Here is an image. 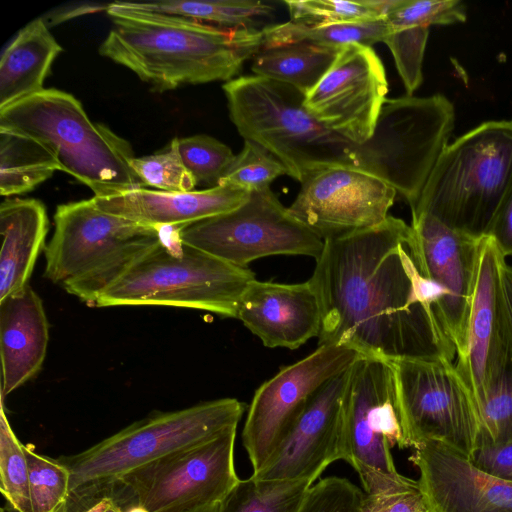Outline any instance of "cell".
<instances>
[{
  "mask_svg": "<svg viewBox=\"0 0 512 512\" xmlns=\"http://www.w3.org/2000/svg\"><path fill=\"white\" fill-rule=\"evenodd\" d=\"M310 280L322 311L318 346L387 362L454 361L456 348L434 311L435 290L418 269L402 219L389 215L325 240Z\"/></svg>",
  "mask_w": 512,
  "mask_h": 512,
  "instance_id": "1",
  "label": "cell"
},
{
  "mask_svg": "<svg viewBox=\"0 0 512 512\" xmlns=\"http://www.w3.org/2000/svg\"><path fill=\"white\" fill-rule=\"evenodd\" d=\"M113 27L99 53L159 92L187 84L230 81L263 46L262 30L225 29L185 17L107 6Z\"/></svg>",
  "mask_w": 512,
  "mask_h": 512,
  "instance_id": "2",
  "label": "cell"
},
{
  "mask_svg": "<svg viewBox=\"0 0 512 512\" xmlns=\"http://www.w3.org/2000/svg\"><path fill=\"white\" fill-rule=\"evenodd\" d=\"M245 409V403L235 398H222L156 412L78 454L59 457L70 472L64 512H82L113 496L114 484L139 466L238 426Z\"/></svg>",
  "mask_w": 512,
  "mask_h": 512,
  "instance_id": "3",
  "label": "cell"
},
{
  "mask_svg": "<svg viewBox=\"0 0 512 512\" xmlns=\"http://www.w3.org/2000/svg\"><path fill=\"white\" fill-rule=\"evenodd\" d=\"M0 130L41 143L60 170L88 186L94 196L144 187L130 167L135 156L129 142L104 124L92 122L67 92L43 89L0 109Z\"/></svg>",
  "mask_w": 512,
  "mask_h": 512,
  "instance_id": "4",
  "label": "cell"
},
{
  "mask_svg": "<svg viewBox=\"0 0 512 512\" xmlns=\"http://www.w3.org/2000/svg\"><path fill=\"white\" fill-rule=\"evenodd\" d=\"M512 189V120L486 121L448 144L411 215L486 237Z\"/></svg>",
  "mask_w": 512,
  "mask_h": 512,
  "instance_id": "5",
  "label": "cell"
},
{
  "mask_svg": "<svg viewBox=\"0 0 512 512\" xmlns=\"http://www.w3.org/2000/svg\"><path fill=\"white\" fill-rule=\"evenodd\" d=\"M54 225L45 247L44 276L93 306L170 230L106 213L91 199L59 205Z\"/></svg>",
  "mask_w": 512,
  "mask_h": 512,
  "instance_id": "6",
  "label": "cell"
},
{
  "mask_svg": "<svg viewBox=\"0 0 512 512\" xmlns=\"http://www.w3.org/2000/svg\"><path fill=\"white\" fill-rule=\"evenodd\" d=\"M223 90L239 134L274 155L298 182L327 167H355V144L318 122L295 87L253 74Z\"/></svg>",
  "mask_w": 512,
  "mask_h": 512,
  "instance_id": "7",
  "label": "cell"
},
{
  "mask_svg": "<svg viewBox=\"0 0 512 512\" xmlns=\"http://www.w3.org/2000/svg\"><path fill=\"white\" fill-rule=\"evenodd\" d=\"M255 274L166 236L140 257L96 301L97 307L161 305L205 310L237 318Z\"/></svg>",
  "mask_w": 512,
  "mask_h": 512,
  "instance_id": "8",
  "label": "cell"
},
{
  "mask_svg": "<svg viewBox=\"0 0 512 512\" xmlns=\"http://www.w3.org/2000/svg\"><path fill=\"white\" fill-rule=\"evenodd\" d=\"M454 124V106L443 94L387 99L371 137L355 144V167L389 184L412 209Z\"/></svg>",
  "mask_w": 512,
  "mask_h": 512,
  "instance_id": "9",
  "label": "cell"
},
{
  "mask_svg": "<svg viewBox=\"0 0 512 512\" xmlns=\"http://www.w3.org/2000/svg\"><path fill=\"white\" fill-rule=\"evenodd\" d=\"M343 460L358 473L364 492L374 494L407 477L394 465L391 448L404 447L396 383L390 362L361 356L350 367L342 427Z\"/></svg>",
  "mask_w": 512,
  "mask_h": 512,
  "instance_id": "10",
  "label": "cell"
},
{
  "mask_svg": "<svg viewBox=\"0 0 512 512\" xmlns=\"http://www.w3.org/2000/svg\"><path fill=\"white\" fill-rule=\"evenodd\" d=\"M184 244L234 266L246 268L272 255H303L317 259L324 240L298 220L270 187L252 191L238 208L176 227Z\"/></svg>",
  "mask_w": 512,
  "mask_h": 512,
  "instance_id": "11",
  "label": "cell"
},
{
  "mask_svg": "<svg viewBox=\"0 0 512 512\" xmlns=\"http://www.w3.org/2000/svg\"><path fill=\"white\" fill-rule=\"evenodd\" d=\"M237 426L217 437L164 455L123 475L127 503L149 512H196L220 503L240 480L234 467Z\"/></svg>",
  "mask_w": 512,
  "mask_h": 512,
  "instance_id": "12",
  "label": "cell"
},
{
  "mask_svg": "<svg viewBox=\"0 0 512 512\" xmlns=\"http://www.w3.org/2000/svg\"><path fill=\"white\" fill-rule=\"evenodd\" d=\"M395 376L404 447L436 441L470 457L480 421L472 394L450 360L390 362Z\"/></svg>",
  "mask_w": 512,
  "mask_h": 512,
  "instance_id": "13",
  "label": "cell"
},
{
  "mask_svg": "<svg viewBox=\"0 0 512 512\" xmlns=\"http://www.w3.org/2000/svg\"><path fill=\"white\" fill-rule=\"evenodd\" d=\"M361 356L347 347L320 345L305 358L281 368L255 391L242 432L253 472L277 449L312 397Z\"/></svg>",
  "mask_w": 512,
  "mask_h": 512,
  "instance_id": "14",
  "label": "cell"
},
{
  "mask_svg": "<svg viewBox=\"0 0 512 512\" xmlns=\"http://www.w3.org/2000/svg\"><path fill=\"white\" fill-rule=\"evenodd\" d=\"M505 259L491 237L480 240L464 340L454 362L476 409L512 356V310L504 278Z\"/></svg>",
  "mask_w": 512,
  "mask_h": 512,
  "instance_id": "15",
  "label": "cell"
},
{
  "mask_svg": "<svg viewBox=\"0 0 512 512\" xmlns=\"http://www.w3.org/2000/svg\"><path fill=\"white\" fill-rule=\"evenodd\" d=\"M387 92L385 69L376 52L371 46L351 43L341 48L304 104L327 129L362 144L374 132Z\"/></svg>",
  "mask_w": 512,
  "mask_h": 512,
  "instance_id": "16",
  "label": "cell"
},
{
  "mask_svg": "<svg viewBox=\"0 0 512 512\" xmlns=\"http://www.w3.org/2000/svg\"><path fill=\"white\" fill-rule=\"evenodd\" d=\"M288 207L324 241L382 223L396 190L354 166H331L307 177Z\"/></svg>",
  "mask_w": 512,
  "mask_h": 512,
  "instance_id": "17",
  "label": "cell"
},
{
  "mask_svg": "<svg viewBox=\"0 0 512 512\" xmlns=\"http://www.w3.org/2000/svg\"><path fill=\"white\" fill-rule=\"evenodd\" d=\"M411 247L421 275L436 293L434 311L456 348L462 346L477 269L480 240L431 215H412Z\"/></svg>",
  "mask_w": 512,
  "mask_h": 512,
  "instance_id": "18",
  "label": "cell"
},
{
  "mask_svg": "<svg viewBox=\"0 0 512 512\" xmlns=\"http://www.w3.org/2000/svg\"><path fill=\"white\" fill-rule=\"evenodd\" d=\"M349 370L331 379L312 397L253 477L313 484L331 463L343 459V406Z\"/></svg>",
  "mask_w": 512,
  "mask_h": 512,
  "instance_id": "19",
  "label": "cell"
},
{
  "mask_svg": "<svg viewBox=\"0 0 512 512\" xmlns=\"http://www.w3.org/2000/svg\"><path fill=\"white\" fill-rule=\"evenodd\" d=\"M410 461L428 512H512V482L478 469L468 455L429 441L415 447Z\"/></svg>",
  "mask_w": 512,
  "mask_h": 512,
  "instance_id": "20",
  "label": "cell"
},
{
  "mask_svg": "<svg viewBox=\"0 0 512 512\" xmlns=\"http://www.w3.org/2000/svg\"><path fill=\"white\" fill-rule=\"evenodd\" d=\"M237 319L264 346L294 350L319 336L322 311L310 279L293 284L254 279L241 297Z\"/></svg>",
  "mask_w": 512,
  "mask_h": 512,
  "instance_id": "21",
  "label": "cell"
},
{
  "mask_svg": "<svg viewBox=\"0 0 512 512\" xmlns=\"http://www.w3.org/2000/svg\"><path fill=\"white\" fill-rule=\"evenodd\" d=\"M251 192L229 186L166 192L137 188L117 195L91 198L100 210L156 228L188 225L230 212L244 204Z\"/></svg>",
  "mask_w": 512,
  "mask_h": 512,
  "instance_id": "22",
  "label": "cell"
},
{
  "mask_svg": "<svg viewBox=\"0 0 512 512\" xmlns=\"http://www.w3.org/2000/svg\"><path fill=\"white\" fill-rule=\"evenodd\" d=\"M48 340L42 300L29 285L0 299L1 399L40 371Z\"/></svg>",
  "mask_w": 512,
  "mask_h": 512,
  "instance_id": "23",
  "label": "cell"
},
{
  "mask_svg": "<svg viewBox=\"0 0 512 512\" xmlns=\"http://www.w3.org/2000/svg\"><path fill=\"white\" fill-rule=\"evenodd\" d=\"M466 7L459 0H403L386 17L388 32L383 40L390 49L407 95L423 81L422 66L429 28L466 20Z\"/></svg>",
  "mask_w": 512,
  "mask_h": 512,
  "instance_id": "24",
  "label": "cell"
},
{
  "mask_svg": "<svg viewBox=\"0 0 512 512\" xmlns=\"http://www.w3.org/2000/svg\"><path fill=\"white\" fill-rule=\"evenodd\" d=\"M48 229L42 202L16 198L1 203L0 299L28 285Z\"/></svg>",
  "mask_w": 512,
  "mask_h": 512,
  "instance_id": "25",
  "label": "cell"
},
{
  "mask_svg": "<svg viewBox=\"0 0 512 512\" xmlns=\"http://www.w3.org/2000/svg\"><path fill=\"white\" fill-rule=\"evenodd\" d=\"M62 51L42 18L28 23L3 51L0 60V109L34 95Z\"/></svg>",
  "mask_w": 512,
  "mask_h": 512,
  "instance_id": "26",
  "label": "cell"
},
{
  "mask_svg": "<svg viewBox=\"0 0 512 512\" xmlns=\"http://www.w3.org/2000/svg\"><path fill=\"white\" fill-rule=\"evenodd\" d=\"M341 48L308 41L263 47L252 58L251 70L254 75L291 85L306 96L332 66Z\"/></svg>",
  "mask_w": 512,
  "mask_h": 512,
  "instance_id": "27",
  "label": "cell"
},
{
  "mask_svg": "<svg viewBox=\"0 0 512 512\" xmlns=\"http://www.w3.org/2000/svg\"><path fill=\"white\" fill-rule=\"evenodd\" d=\"M60 166L38 141L0 130V193L23 194L50 178Z\"/></svg>",
  "mask_w": 512,
  "mask_h": 512,
  "instance_id": "28",
  "label": "cell"
},
{
  "mask_svg": "<svg viewBox=\"0 0 512 512\" xmlns=\"http://www.w3.org/2000/svg\"><path fill=\"white\" fill-rule=\"evenodd\" d=\"M130 6L152 12L189 18L225 29L262 30L275 8L261 0L156 1L128 2Z\"/></svg>",
  "mask_w": 512,
  "mask_h": 512,
  "instance_id": "29",
  "label": "cell"
},
{
  "mask_svg": "<svg viewBox=\"0 0 512 512\" xmlns=\"http://www.w3.org/2000/svg\"><path fill=\"white\" fill-rule=\"evenodd\" d=\"M387 32L388 25L385 19L321 26H307L288 21L268 25L263 29L262 48L302 41L339 48L351 43L372 46L383 42Z\"/></svg>",
  "mask_w": 512,
  "mask_h": 512,
  "instance_id": "30",
  "label": "cell"
},
{
  "mask_svg": "<svg viewBox=\"0 0 512 512\" xmlns=\"http://www.w3.org/2000/svg\"><path fill=\"white\" fill-rule=\"evenodd\" d=\"M312 486L308 481L239 480L219 504L218 512H298Z\"/></svg>",
  "mask_w": 512,
  "mask_h": 512,
  "instance_id": "31",
  "label": "cell"
},
{
  "mask_svg": "<svg viewBox=\"0 0 512 512\" xmlns=\"http://www.w3.org/2000/svg\"><path fill=\"white\" fill-rule=\"evenodd\" d=\"M0 490L10 512H32L29 468L24 445L15 435L5 412L0 409Z\"/></svg>",
  "mask_w": 512,
  "mask_h": 512,
  "instance_id": "32",
  "label": "cell"
},
{
  "mask_svg": "<svg viewBox=\"0 0 512 512\" xmlns=\"http://www.w3.org/2000/svg\"><path fill=\"white\" fill-rule=\"evenodd\" d=\"M29 468L32 512H64L70 493V472L58 459L24 445Z\"/></svg>",
  "mask_w": 512,
  "mask_h": 512,
  "instance_id": "33",
  "label": "cell"
},
{
  "mask_svg": "<svg viewBox=\"0 0 512 512\" xmlns=\"http://www.w3.org/2000/svg\"><path fill=\"white\" fill-rule=\"evenodd\" d=\"M282 175H288V171L274 155L245 140L241 152L235 155L218 185L252 192L270 187V183Z\"/></svg>",
  "mask_w": 512,
  "mask_h": 512,
  "instance_id": "34",
  "label": "cell"
},
{
  "mask_svg": "<svg viewBox=\"0 0 512 512\" xmlns=\"http://www.w3.org/2000/svg\"><path fill=\"white\" fill-rule=\"evenodd\" d=\"M130 167L145 186L166 192L194 190L197 182L185 167L178 149V138L169 146L149 156L134 157Z\"/></svg>",
  "mask_w": 512,
  "mask_h": 512,
  "instance_id": "35",
  "label": "cell"
},
{
  "mask_svg": "<svg viewBox=\"0 0 512 512\" xmlns=\"http://www.w3.org/2000/svg\"><path fill=\"white\" fill-rule=\"evenodd\" d=\"M477 411L480 421L478 446L512 442V356Z\"/></svg>",
  "mask_w": 512,
  "mask_h": 512,
  "instance_id": "36",
  "label": "cell"
},
{
  "mask_svg": "<svg viewBox=\"0 0 512 512\" xmlns=\"http://www.w3.org/2000/svg\"><path fill=\"white\" fill-rule=\"evenodd\" d=\"M182 161L197 184L215 187L233 161L232 150L219 140L207 135L178 138Z\"/></svg>",
  "mask_w": 512,
  "mask_h": 512,
  "instance_id": "37",
  "label": "cell"
},
{
  "mask_svg": "<svg viewBox=\"0 0 512 512\" xmlns=\"http://www.w3.org/2000/svg\"><path fill=\"white\" fill-rule=\"evenodd\" d=\"M290 21L307 26L358 23L381 20L365 0L285 1Z\"/></svg>",
  "mask_w": 512,
  "mask_h": 512,
  "instance_id": "38",
  "label": "cell"
},
{
  "mask_svg": "<svg viewBox=\"0 0 512 512\" xmlns=\"http://www.w3.org/2000/svg\"><path fill=\"white\" fill-rule=\"evenodd\" d=\"M364 491L336 476L311 486L298 512H361Z\"/></svg>",
  "mask_w": 512,
  "mask_h": 512,
  "instance_id": "39",
  "label": "cell"
},
{
  "mask_svg": "<svg viewBox=\"0 0 512 512\" xmlns=\"http://www.w3.org/2000/svg\"><path fill=\"white\" fill-rule=\"evenodd\" d=\"M361 512H428V510L418 482L407 478L406 481L380 492L365 493Z\"/></svg>",
  "mask_w": 512,
  "mask_h": 512,
  "instance_id": "40",
  "label": "cell"
},
{
  "mask_svg": "<svg viewBox=\"0 0 512 512\" xmlns=\"http://www.w3.org/2000/svg\"><path fill=\"white\" fill-rule=\"evenodd\" d=\"M469 458L483 472L512 482V442L480 445Z\"/></svg>",
  "mask_w": 512,
  "mask_h": 512,
  "instance_id": "41",
  "label": "cell"
},
{
  "mask_svg": "<svg viewBox=\"0 0 512 512\" xmlns=\"http://www.w3.org/2000/svg\"><path fill=\"white\" fill-rule=\"evenodd\" d=\"M487 236L494 240L505 258L512 257V189L499 209Z\"/></svg>",
  "mask_w": 512,
  "mask_h": 512,
  "instance_id": "42",
  "label": "cell"
},
{
  "mask_svg": "<svg viewBox=\"0 0 512 512\" xmlns=\"http://www.w3.org/2000/svg\"><path fill=\"white\" fill-rule=\"evenodd\" d=\"M114 501L115 499L113 496L104 497L83 512H106L107 509L114 503Z\"/></svg>",
  "mask_w": 512,
  "mask_h": 512,
  "instance_id": "43",
  "label": "cell"
},
{
  "mask_svg": "<svg viewBox=\"0 0 512 512\" xmlns=\"http://www.w3.org/2000/svg\"><path fill=\"white\" fill-rule=\"evenodd\" d=\"M504 278H505L507 295H508L510 307L512 310V265H510L508 263H506V265H505Z\"/></svg>",
  "mask_w": 512,
  "mask_h": 512,
  "instance_id": "44",
  "label": "cell"
},
{
  "mask_svg": "<svg viewBox=\"0 0 512 512\" xmlns=\"http://www.w3.org/2000/svg\"><path fill=\"white\" fill-rule=\"evenodd\" d=\"M123 512H149L145 507L138 503H131L123 508Z\"/></svg>",
  "mask_w": 512,
  "mask_h": 512,
  "instance_id": "45",
  "label": "cell"
},
{
  "mask_svg": "<svg viewBox=\"0 0 512 512\" xmlns=\"http://www.w3.org/2000/svg\"><path fill=\"white\" fill-rule=\"evenodd\" d=\"M106 512H123V508L115 500Z\"/></svg>",
  "mask_w": 512,
  "mask_h": 512,
  "instance_id": "46",
  "label": "cell"
},
{
  "mask_svg": "<svg viewBox=\"0 0 512 512\" xmlns=\"http://www.w3.org/2000/svg\"><path fill=\"white\" fill-rule=\"evenodd\" d=\"M219 504H215V505H212V506H209V507H206L204 509H201V510H198L196 512H218L219 510Z\"/></svg>",
  "mask_w": 512,
  "mask_h": 512,
  "instance_id": "47",
  "label": "cell"
}]
</instances>
